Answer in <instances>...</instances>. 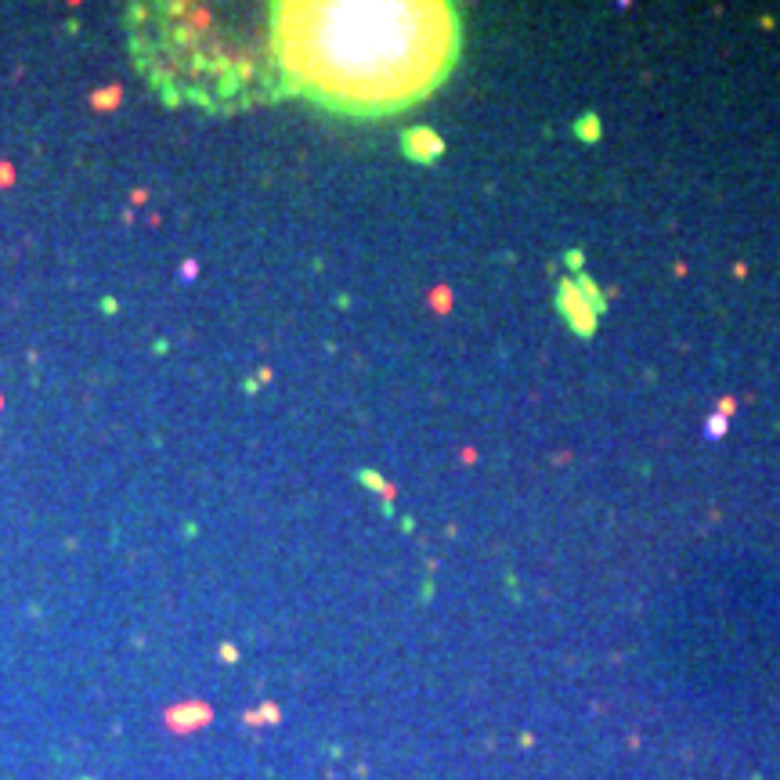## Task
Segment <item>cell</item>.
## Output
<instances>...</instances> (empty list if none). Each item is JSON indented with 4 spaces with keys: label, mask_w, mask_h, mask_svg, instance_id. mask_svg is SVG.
Listing matches in <instances>:
<instances>
[{
    "label": "cell",
    "mask_w": 780,
    "mask_h": 780,
    "mask_svg": "<svg viewBox=\"0 0 780 780\" xmlns=\"http://www.w3.org/2000/svg\"><path fill=\"white\" fill-rule=\"evenodd\" d=\"M278 76L329 109L380 116L426 98L459 58V18L445 4L275 8Z\"/></svg>",
    "instance_id": "obj_1"
},
{
    "label": "cell",
    "mask_w": 780,
    "mask_h": 780,
    "mask_svg": "<svg viewBox=\"0 0 780 780\" xmlns=\"http://www.w3.org/2000/svg\"><path fill=\"white\" fill-rule=\"evenodd\" d=\"M155 76L174 83L181 95L203 98H249L271 90L278 76L275 54H249L235 37H224L210 11L152 8L148 29L138 40Z\"/></svg>",
    "instance_id": "obj_2"
}]
</instances>
